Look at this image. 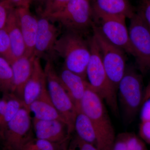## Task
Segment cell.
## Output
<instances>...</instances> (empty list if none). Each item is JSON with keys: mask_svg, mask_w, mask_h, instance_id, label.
<instances>
[{"mask_svg": "<svg viewBox=\"0 0 150 150\" xmlns=\"http://www.w3.org/2000/svg\"></svg>", "mask_w": 150, "mask_h": 150, "instance_id": "obj_39", "label": "cell"}, {"mask_svg": "<svg viewBox=\"0 0 150 150\" xmlns=\"http://www.w3.org/2000/svg\"><path fill=\"white\" fill-rule=\"evenodd\" d=\"M32 124L36 138L55 143L67 142L70 134L67 123L58 120H41L33 118Z\"/></svg>", "mask_w": 150, "mask_h": 150, "instance_id": "obj_11", "label": "cell"}, {"mask_svg": "<svg viewBox=\"0 0 150 150\" xmlns=\"http://www.w3.org/2000/svg\"><path fill=\"white\" fill-rule=\"evenodd\" d=\"M13 8L6 1H0V30L4 28L10 11Z\"/></svg>", "mask_w": 150, "mask_h": 150, "instance_id": "obj_28", "label": "cell"}, {"mask_svg": "<svg viewBox=\"0 0 150 150\" xmlns=\"http://www.w3.org/2000/svg\"><path fill=\"white\" fill-rule=\"evenodd\" d=\"M69 150H72V149H69Z\"/></svg>", "mask_w": 150, "mask_h": 150, "instance_id": "obj_38", "label": "cell"}, {"mask_svg": "<svg viewBox=\"0 0 150 150\" xmlns=\"http://www.w3.org/2000/svg\"><path fill=\"white\" fill-rule=\"evenodd\" d=\"M0 55L11 64L15 61L8 33L5 28L0 30Z\"/></svg>", "mask_w": 150, "mask_h": 150, "instance_id": "obj_24", "label": "cell"}, {"mask_svg": "<svg viewBox=\"0 0 150 150\" xmlns=\"http://www.w3.org/2000/svg\"><path fill=\"white\" fill-rule=\"evenodd\" d=\"M46 87V75L40 58L35 57L32 75L25 86L23 93L22 100L24 107L28 110L30 105L38 98Z\"/></svg>", "mask_w": 150, "mask_h": 150, "instance_id": "obj_14", "label": "cell"}, {"mask_svg": "<svg viewBox=\"0 0 150 150\" xmlns=\"http://www.w3.org/2000/svg\"><path fill=\"white\" fill-rule=\"evenodd\" d=\"M48 94L52 103L64 118L69 128V134L74 130L75 118L77 110L67 93L59 79L51 60L46 62L44 68Z\"/></svg>", "mask_w": 150, "mask_h": 150, "instance_id": "obj_5", "label": "cell"}, {"mask_svg": "<svg viewBox=\"0 0 150 150\" xmlns=\"http://www.w3.org/2000/svg\"><path fill=\"white\" fill-rule=\"evenodd\" d=\"M54 51L64 59L66 69L85 79L90 48L79 33L68 31L62 35L56 41Z\"/></svg>", "mask_w": 150, "mask_h": 150, "instance_id": "obj_3", "label": "cell"}, {"mask_svg": "<svg viewBox=\"0 0 150 150\" xmlns=\"http://www.w3.org/2000/svg\"><path fill=\"white\" fill-rule=\"evenodd\" d=\"M142 75L133 67H128L118 85L119 100L123 118L128 123L133 121L143 105L144 91Z\"/></svg>", "mask_w": 150, "mask_h": 150, "instance_id": "obj_4", "label": "cell"}, {"mask_svg": "<svg viewBox=\"0 0 150 150\" xmlns=\"http://www.w3.org/2000/svg\"><path fill=\"white\" fill-rule=\"evenodd\" d=\"M141 121H150V98L144 103L141 108Z\"/></svg>", "mask_w": 150, "mask_h": 150, "instance_id": "obj_30", "label": "cell"}, {"mask_svg": "<svg viewBox=\"0 0 150 150\" xmlns=\"http://www.w3.org/2000/svg\"><path fill=\"white\" fill-rule=\"evenodd\" d=\"M30 112L25 107L12 119L0 128V139L4 150H22L33 138Z\"/></svg>", "mask_w": 150, "mask_h": 150, "instance_id": "obj_8", "label": "cell"}, {"mask_svg": "<svg viewBox=\"0 0 150 150\" xmlns=\"http://www.w3.org/2000/svg\"><path fill=\"white\" fill-rule=\"evenodd\" d=\"M139 132L142 138L150 144V121H141Z\"/></svg>", "mask_w": 150, "mask_h": 150, "instance_id": "obj_29", "label": "cell"}, {"mask_svg": "<svg viewBox=\"0 0 150 150\" xmlns=\"http://www.w3.org/2000/svg\"><path fill=\"white\" fill-rule=\"evenodd\" d=\"M14 8L30 6L32 0H5Z\"/></svg>", "mask_w": 150, "mask_h": 150, "instance_id": "obj_32", "label": "cell"}, {"mask_svg": "<svg viewBox=\"0 0 150 150\" xmlns=\"http://www.w3.org/2000/svg\"><path fill=\"white\" fill-rule=\"evenodd\" d=\"M74 127L79 139L91 144H97L96 135L92 123L88 116L81 110L77 113Z\"/></svg>", "mask_w": 150, "mask_h": 150, "instance_id": "obj_20", "label": "cell"}, {"mask_svg": "<svg viewBox=\"0 0 150 150\" xmlns=\"http://www.w3.org/2000/svg\"><path fill=\"white\" fill-rule=\"evenodd\" d=\"M0 125H1V120H0Z\"/></svg>", "mask_w": 150, "mask_h": 150, "instance_id": "obj_37", "label": "cell"}, {"mask_svg": "<svg viewBox=\"0 0 150 150\" xmlns=\"http://www.w3.org/2000/svg\"><path fill=\"white\" fill-rule=\"evenodd\" d=\"M7 100L5 95H4V97L0 99V120H1V125L2 124L3 118L5 113L6 108Z\"/></svg>", "mask_w": 150, "mask_h": 150, "instance_id": "obj_33", "label": "cell"}, {"mask_svg": "<svg viewBox=\"0 0 150 150\" xmlns=\"http://www.w3.org/2000/svg\"><path fill=\"white\" fill-rule=\"evenodd\" d=\"M128 30L137 68L142 75L146 74L150 71V28L136 12Z\"/></svg>", "mask_w": 150, "mask_h": 150, "instance_id": "obj_9", "label": "cell"}, {"mask_svg": "<svg viewBox=\"0 0 150 150\" xmlns=\"http://www.w3.org/2000/svg\"><path fill=\"white\" fill-rule=\"evenodd\" d=\"M59 76L62 85L74 104L78 112L80 111L81 100L85 92L88 81L65 67Z\"/></svg>", "mask_w": 150, "mask_h": 150, "instance_id": "obj_15", "label": "cell"}, {"mask_svg": "<svg viewBox=\"0 0 150 150\" xmlns=\"http://www.w3.org/2000/svg\"><path fill=\"white\" fill-rule=\"evenodd\" d=\"M127 150H146L144 143L134 134L123 133Z\"/></svg>", "mask_w": 150, "mask_h": 150, "instance_id": "obj_26", "label": "cell"}, {"mask_svg": "<svg viewBox=\"0 0 150 150\" xmlns=\"http://www.w3.org/2000/svg\"><path fill=\"white\" fill-rule=\"evenodd\" d=\"M78 141L79 150H98L93 145L83 142L79 138Z\"/></svg>", "mask_w": 150, "mask_h": 150, "instance_id": "obj_34", "label": "cell"}, {"mask_svg": "<svg viewBox=\"0 0 150 150\" xmlns=\"http://www.w3.org/2000/svg\"><path fill=\"white\" fill-rule=\"evenodd\" d=\"M91 27L93 36L99 47L105 70L110 81L118 91V85L126 68L124 51L109 42L93 23Z\"/></svg>", "mask_w": 150, "mask_h": 150, "instance_id": "obj_6", "label": "cell"}, {"mask_svg": "<svg viewBox=\"0 0 150 150\" xmlns=\"http://www.w3.org/2000/svg\"><path fill=\"white\" fill-rule=\"evenodd\" d=\"M137 12L142 16L150 28V0H139Z\"/></svg>", "mask_w": 150, "mask_h": 150, "instance_id": "obj_27", "label": "cell"}, {"mask_svg": "<svg viewBox=\"0 0 150 150\" xmlns=\"http://www.w3.org/2000/svg\"><path fill=\"white\" fill-rule=\"evenodd\" d=\"M4 28L8 33L12 52L15 61L24 56L25 46L14 8L10 11Z\"/></svg>", "mask_w": 150, "mask_h": 150, "instance_id": "obj_18", "label": "cell"}, {"mask_svg": "<svg viewBox=\"0 0 150 150\" xmlns=\"http://www.w3.org/2000/svg\"><path fill=\"white\" fill-rule=\"evenodd\" d=\"M13 72L11 66L0 56V90L4 93L13 92Z\"/></svg>", "mask_w": 150, "mask_h": 150, "instance_id": "obj_21", "label": "cell"}, {"mask_svg": "<svg viewBox=\"0 0 150 150\" xmlns=\"http://www.w3.org/2000/svg\"><path fill=\"white\" fill-rule=\"evenodd\" d=\"M62 143H55L42 139H33L29 140L22 150H61Z\"/></svg>", "mask_w": 150, "mask_h": 150, "instance_id": "obj_23", "label": "cell"}, {"mask_svg": "<svg viewBox=\"0 0 150 150\" xmlns=\"http://www.w3.org/2000/svg\"><path fill=\"white\" fill-rule=\"evenodd\" d=\"M28 110L30 112H32L34 114L33 118L36 119L41 120H58L67 123L52 103L47 87L43 90L38 98L30 105Z\"/></svg>", "mask_w": 150, "mask_h": 150, "instance_id": "obj_17", "label": "cell"}, {"mask_svg": "<svg viewBox=\"0 0 150 150\" xmlns=\"http://www.w3.org/2000/svg\"><path fill=\"white\" fill-rule=\"evenodd\" d=\"M81 110L90 119L97 137L98 150H112L115 133L103 100L88 82L81 100Z\"/></svg>", "mask_w": 150, "mask_h": 150, "instance_id": "obj_1", "label": "cell"}, {"mask_svg": "<svg viewBox=\"0 0 150 150\" xmlns=\"http://www.w3.org/2000/svg\"><path fill=\"white\" fill-rule=\"evenodd\" d=\"M6 97L7 103L1 127L5 125L16 115L19 110L24 107L22 100L13 93H4Z\"/></svg>", "mask_w": 150, "mask_h": 150, "instance_id": "obj_22", "label": "cell"}, {"mask_svg": "<svg viewBox=\"0 0 150 150\" xmlns=\"http://www.w3.org/2000/svg\"><path fill=\"white\" fill-rule=\"evenodd\" d=\"M70 0H48L45 4L42 16L46 17L63 9Z\"/></svg>", "mask_w": 150, "mask_h": 150, "instance_id": "obj_25", "label": "cell"}, {"mask_svg": "<svg viewBox=\"0 0 150 150\" xmlns=\"http://www.w3.org/2000/svg\"><path fill=\"white\" fill-rule=\"evenodd\" d=\"M150 98V82L147 86L146 89L144 91V98H143V103L147 100L148 99Z\"/></svg>", "mask_w": 150, "mask_h": 150, "instance_id": "obj_35", "label": "cell"}, {"mask_svg": "<svg viewBox=\"0 0 150 150\" xmlns=\"http://www.w3.org/2000/svg\"><path fill=\"white\" fill-rule=\"evenodd\" d=\"M112 150H127L123 133L119 135L115 143H113Z\"/></svg>", "mask_w": 150, "mask_h": 150, "instance_id": "obj_31", "label": "cell"}, {"mask_svg": "<svg viewBox=\"0 0 150 150\" xmlns=\"http://www.w3.org/2000/svg\"><path fill=\"white\" fill-rule=\"evenodd\" d=\"M92 8L104 13L131 19L136 12L129 0H92Z\"/></svg>", "mask_w": 150, "mask_h": 150, "instance_id": "obj_19", "label": "cell"}, {"mask_svg": "<svg viewBox=\"0 0 150 150\" xmlns=\"http://www.w3.org/2000/svg\"><path fill=\"white\" fill-rule=\"evenodd\" d=\"M32 1H33V0H32ZM35 1L38 2L44 3V4H45L46 2L48 1V0H35Z\"/></svg>", "mask_w": 150, "mask_h": 150, "instance_id": "obj_36", "label": "cell"}, {"mask_svg": "<svg viewBox=\"0 0 150 150\" xmlns=\"http://www.w3.org/2000/svg\"><path fill=\"white\" fill-rule=\"evenodd\" d=\"M59 33V29L49 19L42 16L38 19V28L33 56L40 58L47 52L54 51Z\"/></svg>", "mask_w": 150, "mask_h": 150, "instance_id": "obj_13", "label": "cell"}, {"mask_svg": "<svg viewBox=\"0 0 150 150\" xmlns=\"http://www.w3.org/2000/svg\"><path fill=\"white\" fill-rule=\"evenodd\" d=\"M25 46L24 56H33L38 28V19L30 10V6L15 8Z\"/></svg>", "mask_w": 150, "mask_h": 150, "instance_id": "obj_12", "label": "cell"}, {"mask_svg": "<svg viewBox=\"0 0 150 150\" xmlns=\"http://www.w3.org/2000/svg\"><path fill=\"white\" fill-rule=\"evenodd\" d=\"M46 18L59 23L68 31L79 33L92 26L93 12L90 0H70L62 11Z\"/></svg>", "mask_w": 150, "mask_h": 150, "instance_id": "obj_7", "label": "cell"}, {"mask_svg": "<svg viewBox=\"0 0 150 150\" xmlns=\"http://www.w3.org/2000/svg\"><path fill=\"white\" fill-rule=\"evenodd\" d=\"M35 58L33 56L28 57L24 55L11 64L13 72V93L21 100L25 86L32 75Z\"/></svg>", "mask_w": 150, "mask_h": 150, "instance_id": "obj_16", "label": "cell"}, {"mask_svg": "<svg viewBox=\"0 0 150 150\" xmlns=\"http://www.w3.org/2000/svg\"><path fill=\"white\" fill-rule=\"evenodd\" d=\"M91 56L86 70L88 83L116 116L119 115L117 90L108 76L103 64L101 55L93 36L89 41Z\"/></svg>", "mask_w": 150, "mask_h": 150, "instance_id": "obj_2", "label": "cell"}, {"mask_svg": "<svg viewBox=\"0 0 150 150\" xmlns=\"http://www.w3.org/2000/svg\"><path fill=\"white\" fill-rule=\"evenodd\" d=\"M93 18L99 23L101 33L109 42L134 56L126 19L123 16L108 14L92 8Z\"/></svg>", "mask_w": 150, "mask_h": 150, "instance_id": "obj_10", "label": "cell"}]
</instances>
